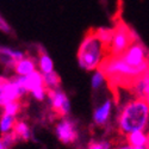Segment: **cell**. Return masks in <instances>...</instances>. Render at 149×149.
Here are the masks:
<instances>
[{
	"mask_svg": "<svg viewBox=\"0 0 149 149\" xmlns=\"http://www.w3.org/2000/svg\"><path fill=\"white\" fill-rule=\"evenodd\" d=\"M0 31H3L4 33H11L12 32V29L8 25V23L1 17H0Z\"/></svg>",
	"mask_w": 149,
	"mask_h": 149,
	"instance_id": "44dd1931",
	"label": "cell"
},
{
	"mask_svg": "<svg viewBox=\"0 0 149 149\" xmlns=\"http://www.w3.org/2000/svg\"><path fill=\"white\" fill-rule=\"evenodd\" d=\"M28 92L23 87L19 78H5L0 77V107H4L5 104L10 102L19 100Z\"/></svg>",
	"mask_w": 149,
	"mask_h": 149,
	"instance_id": "277c9868",
	"label": "cell"
},
{
	"mask_svg": "<svg viewBox=\"0 0 149 149\" xmlns=\"http://www.w3.org/2000/svg\"><path fill=\"white\" fill-rule=\"evenodd\" d=\"M106 82V77H105V74L100 70V69H97L94 70L93 73V75L91 78V87L93 91H99L100 90L104 84Z\"/></svg>",
	"mask_w": 149,
	"mask_h": 149,
	"instance_id": "ac0fdd59",
	"label": "cell"
},
{
	"mask_svg": "<svg viewBox=\"0 0 149 149\" xmlns=\"http://www.w3.org/2000/svg\"><path fill=\"white\" fill-rule=\"evenodd\" d=\"M95 35L99 40H100L109 49L111 41H112V37H113V32H115V26L111 28V26H102V28H98L94 30Z\"/></svg>",
	"mask_w": 149,
	"mask_h": 149,
	"instance_id": "2e32d148",
	"label": "cell"
},
{
	"mask_svg": "<svg viewBox=\"0 0 149 149\" xmlns=\"http://www.w3.org/2000/svg\"><path fill=\"white\" fill-rule=\"evenodd\" d=\"M37 69V60L30 56H25L24 58L17 61V63L15 66V74L19 77H26L32 72Z\"/></svg>",
	"mask_w": 149,
	"mask_h": 149,
	"instance_id": "8fae6325",
	"label": "cell"
},
{
	"mask_svg": "<svg viewBox=\"0 0 149 149\" xmlns=\"http://www.w3.org/2000/svg\"><path fill=\"white\" fill-rule=\"evenodd\" d=\"M0 149H8V148L6 147V144L4 143V141H3L1 137H0Z\"/></svg>",
	"mask_w": 149,
	"mask_h": 149,
	"instance_id": "cb8c5ba5",
	"label": "cell"
},
{
	"mask_svg": "<svg viewBox=\"0 0 149 149\" xmlns=\"http://www.w3.org/2000/svg\"><path fill=\"white\" fill-rule=\"evenodd\" d=\"M120 56L128 65L134 66V67H139V66L143 65L144 62L149 61L148 50L140 40L132 42L129 45V48Z\"/></svg>",
	"mask_w": 149,
	"mask_h": 149,
	"instance_id": "5b68a950",
	"label": "cell"
},
{
	"mask_svg": "<svg viewBox=\"0 0 149 149\" xmlns=\"http://www.w3.org/2000/svg\"><path fill=\"white\" fill-rule=\"evenodd\" d=\"M13 132L18 141H29L32 137V130L25 120H17Z\"/></svg>",
	"mask_w": 149,
	"mask_h": 149,
	"instance_id": "5bb4252c",
	"label": "cell"
},
{
	"mask_svg": "<svg viewBox=\"0 0 149 149\" xmlns=\"http://www.w3.org/2000/svg\"><path fill=\"white\" fill-rule=\"evenodd\" d=\"M37 68H38V70L42 74H48L54 72V61L43 49H41L38 56H37Z\"/></svg>",
	"mask_w": 149,
	"mask_h": 149,
	"instance_id": "4fadbf2b",
	"label": "cell"
},
{
	"mask_svg": "<svg viewBox=\"0 0 149 149\" xmlns=\"http://www.w3.org/2000/svg\"><path fill=\"white\" fill-rule=\"evenodd\" d=\"M112 149H135V148H134V147H131L130 144L125 143V144H120V146H117V147H115V148H112Z\"/></svg>",
	"mask_w": 149,
	"mask_h": 149,
	"instance_id": "7402d4cb",
	"label": "cell"
},
{
	"mask_svg": "<svg viewBox=\"0 0 149 149\" xmlns=\"http://www.w3.org/2000/svg\"><path fill=\"white\" fill-rule=\"evenodd\" d=\"M48 99L52 105V109L62 117H67L70 113V102L67 94L61 90V87L48 91Z\"/></svg>",
	"mask_w": 149,
	"mask_h": 149,
	"instance_id": "52a82bcc",
	"label": "cell"
},
{
	"mask_svg": "<svg viewBox=\"0 0 149 149\" xmlns=\"http://www.w3.org/2000/svg\"><path fill=\"white\" fill-rule=\"evenodd\" d=\"M143 99L148 103V105H149V85L147 86V88H146V92H144V94H143Z\"/></svg>",
	"mask_w": 149,
	"mask_h": 149,
	"instance_id": "603a6c76",
	"label": "cell"
},
{
	"mask_svg": "<svg viewBox=\"0 0 149 149\" xmlns=\"http://www.w3.org/2000/svg\"><path fill=\"white\" fill-rule=\"evenodd\" d=\"M17 123L16 116H11L7 113H3L0 116V134L5 135L13 131L15 125Z\"/></svg>",
	"mask_w": 149,
	"mask_h": 149,
	"instance_id": "9a60e30c",
	"label": "cell"
},
{
	"mask_svg": "<svg viewBox=\"0 0 149 149\" xmlns=\"http://www.w3.org/2000/svg\"><path fill=\"white\" fill-rule=\"evenodd\" d=\"M148 149H149V142H148Z\"/></svg>",
	"mask_w": 149,
	"mask_h": 149,
	"instance_id": "d4e9b609",
	"label": "cell"
},
{
	"mask_svg": "<svg viewBox=\"0 0 149 149\" xmlns=\"http://www.w3.org/2000/svg\"><path fill=\"white\" fill-rule=\"evenodd\" d=\"M55 135L57 140L63 144H72L79 137V132L75 123L69 118H62L56 123Z\"/></svg>",
	"mask_w": 149,
	"mask_h": 149,
	"instance_id": "8992f818",
	"label": "cell"
},
{
	"mask_svg": "<svg viewBox=\"0 0 149 149\" xmlns=\"http://www.w3.org/2000/svg\"><path fill=\"white\" fill-rule=\"evenodd\" d=\"M112 110H113V102L112 99L106 98L104 102L98 104L93 111V123L97 127H105L111 119L112 116Z\"/></svg>",
	"mask_w": 149,
	"mask_h": 149,
	"instance_id": "ba28073f",
	"label": "cell"
},
{
	"mask_svg": "<svg viewBox=\"0 0 149 149\" xmlns=\"http://www.w3.org/2000/svg\"><path fill=\"white\" fill-rule=\"evenodd\" d=\"M26 55L24 52L18 49L0 45V66L7 69H15L17 61L24 58Z\"/></svg>",
	"mask_w": 149,
	"mask_h": 149,
	"instance_id": "9c48e42d",
	"label": "cell"
},
{
	"mask_svg": "<svg viewBox=\"0 0 149 149\" xmlns=\"http://www.w3.org/2000/svg\"><path fill=\"white\" fill-rule=\"evenodd\" d=\"M43 80H44V86L48 91L58 88L61 85V79L55 70L52 73H48V74H43Z\"/></svg>",
	"mask_w": 149,
	"mask_h": 149,
	"instance_id": "e0dca14e",
	"label": "cell"
},
{
	"mask_svg": "<svg viewBox=\"0 0 149 149\" xmlns=\"http://www.w3.org/2000/svg\"><path fill=\"white\" fill-rule=\"evenodd\" d=\"M20 103L19 100H15V102H10L7 104L4 105L3 107V113H7L11 116H17L20 111Z\"/></svg>",
	"mask_w": 149,
	"mask_h": 149,
	"instance_id": "d6986e66",
	"label": "cell"
},
{
	"mask_svg": "<svg viewBox=\"0 0 149 149\" xmlns=\"http://www.w3.org/2000/svg\"><path fill=\"white\" fill-rule=\"evenodd\" d=\"M109 55L107 47L98 38L94 30L86 33L78 50L79 67L86 72H94L99 69L103 61Z\"/></svg>",
	"mask_w": 149,
	"mask_h": 149,
	"instance_id": "7a4b0ae2",
	"label": "cell"
},
{
	"mask_svg": "<svg viewBox=\"0 0 149 149\" xmlns=\"http://www.w3.org/2000/svg\"><path fill=\"white\" fill-rule=\"evenodd\" d=\"M19 79L28 93H32L33 91L38 90L41 87H45L44 80H43V74L38 69H36L35 72H32L31 74H29L26 77H19Z\"/></svg>",
	"mask_w": 149,
	"mask_h": 149,
	"instance_id": "30bf717a",
	"label": "cell"
},
{
	"mask_svg": "<svg viewBox=\"0 0 149 149\" xmlns=\"http://www.w3.org/2000/svg\"><path fill=\"white\" fill-rule=\"evenodd\" d=\"M148 142H149V134H147L144 130L134 131V132L127 135V143L134 148L147 147Z\"/></svg>",
	"mask_w": 149,
	"mask_h": 149,
	"instance_id": "7c38bea8",
	"label": "cell"
},
{
	"mask_svg": "<svg viewBox=\"0 0 149 149\" xmlns=\"http://www.w3.org/2000/svg\"><path fill=\"white\" fill-rule=\"evenodd\" d=\"M149 127V105L143 98H132L120 105L117 116V128L122 135L147 130Z\"/></svg>",
	"mask_w": 149,
	"mask_h": 149,
	"instance_id": "6da1fadb",
	"label": "cell"
},
{
	"mask_svg": "<svg viewBox=\"0 0 149 149\" xmlns=\"http://www.w3.org/2000/svg\"><path fill=\"white\" fill-rule=\"evenodd\" d=\"M87 149H112L111 148V143L105 140H97V141H91L87 146Z\"/></svg>",
	"mask_w": 149,
	"mask_h": 149,
	"instance_id": "ffe728a7",
	"label": "cell"
},
{
	"mask_svg": "<svg viewBox=\"0 0 149 149\" xmlns=\"http://www.w3.org/2000/svg\"><path fill=\"white\" fill-rule=\"evenodd\" d=\"M135 41H139L137 33L130 29L124 22L119 20L115 25L113 37L109 47V55L120 56Z\"/></svg>",
	"mask_w": 149,
	"mask_h": 149,
	"instance_id": "3957f363",
	"label": "cell"
}]
</instances>
